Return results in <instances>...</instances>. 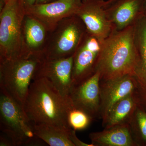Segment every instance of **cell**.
<instances>
[{"label": "cell", "instance_id": "obj_13", "mask_svg": "<svg viewBox=\"0 0 146 146\" xmlns=\"http://www.w3.org/2000/svg\"><path fill=\"white\" fill-rule=\"evenodd\" d=\"M144 0H117L106 7L113 30L121 31L134 23L144 14Z\"/></svg>", "mask_w": 146, "mask_h": 146}, {"label": "cell", "instance_id": "obj_15", "mask_svg": "<svg viewBox=\"0 0 146 146\" xmlns=\"http://www.w3.org/2000/svg\"><path fill=\"white\" fill-rule=\"evenodd\" d=\"M91 143L95 146H133L137 145L132 137L128 123L119 125L99 132L89 134Z\"/></svg>", "mask_w": 146, "mask_h": 146}, {"label": "cell", "instance_id": "obj_25", "mask_svg": "<svg viewBox=\"0 0 146 146\" xmlns=\"http://www.w3.org/2000/svg\"><path fill=\"white\" fill-rule=\"evenodd\" d=\"M117 0H107V1H104V7L105 8L108 6L112 3L115 2Z\"/></svg>", "mask_w": 146, "mask_h": 146}, {"label": "cell", "instance_id": "obj_14", "mask_svg": "<svg viewBox=\"0 0 146 146\" xmlns=\"http://www.w3.org/2000/svg\"><path fill=\"white\" fill-rule=\"evenodd\" d=\"M49 32L42 22L26 14L23 23V55L33 54L43 56V51Z\"/></svg>", "mask_w": 146, "mask_h": 146}, {"label": "cell", "instance_id": "obj_23", "mask_svg": "<svg viewBox=\"0 0 146 146\" xmlns=\"http://www.w3.org/2000/svg\"><path fill=\"white\" fill-rule=\"evenodd\" d=\"M20 1L25 8L35 4L36 2V0H20Z\"/></svg>", "mask_w": 146, "mask_h": 146}, {"label": "cell", "instance_id": "obj_4", "mask_svg": "<svg viewBox=\"0 0 146 146\" xmlns=\"http://www.w3.org/2000/svg\"><path fill=\"white\" fill-rule=\"evenodd\" d=\"M25 9L20 0H7L0 13V60L24 54L23 23Z\"/></svg>", "mask_w": 146, "mask_h": 146}, {"label": "cell", "instance_id": "obj_24", "mask_svg": "<svg viewBox=\"0 0 146 146\" xmlns=\"http://www.w3.org/2000/svg\"><path fill=\"white\" fill-rule=\"evenodd\" d=\"M56 0H36V4H40L46 3L51 2L54 1Z\"/></svg>", "mask_w": 146, "mask_h": 146}, {"label": "cell", "instance_id": "obj_26", "mask_svg": "<svg viewBox=\"0 0 146 146\" xmlns=\"http://www.w3.org/2000/svg\"><path fill=\"white\" fill-rule=\"evenodd\" d=\"M144 13L146 14V0H144Z\"/></svg>", "mask_w": 146, "mask_h": 146}, {"label": "cell", "instance_id": "obj_21", "mask_svg": "<svg viewBox=\"0 0 146 146\" xmlns=\"http://www.w3.org/2000/svg\"><path fill=\"white\" fill-rule=\"evenodd\" d=\"M76 131L72 129L70 132V138L75 146H94L92 143L90 144L86 143L80 141L77 137Z\"/></svg>", "mask_w": 146, "mask_h": 146}, {"label": "cell", "instance_id": "obj_6", "mask_svg": "<svg viewBox=\"0 0 146 146\" xmlns=\"http://www.w3.org/2000/svg\"><path fill=\"white\" fill-rule=\"evenodd\" d=\"M0 127L13 146L28 145L36 137L23 107L2 88H0Z\"/></svg>", "mask_w": 146, "mask_h": 146}, {"label": "cell", "instance_id": "obj_16", "mask_svg": "<svg viewBox=\"0 0 146 146\" xmlns=\"http://www.w3.org/2000/svg\"><path fill=\"white\" fill-rule=\"evenodd\" d=\"M137 62L133 77L135 80L134 94L138 104L146 111V36L136 43Z\"/></svg>", "mask_w": 146, "mask_h": 146}, {"label": "cell", "instance_id": "obj_20", "mask_svg": "<svg viewBox=\"0 0 146 146\" xmlns=\"http://www.w3.org/2000/svg\"><path fill=\"white\" fill-rule=\"evenodd\" d=\"M131 128L138 133L142 141L146 142V112L138 105L129 122Z\"/></svg>", "mask_w": 146, "mask_h": 146}, {"label": "cell", "instance_id": "obj_11", "mask_svg": "<svg viewBox=\"0 0 146 146\" xmlns=\"http://www.w3.org/2000/svg\"><path fill=\"white\" fill-rule=\"evenodd\" d=\"M82 1V0H56L35 4L25 8V13L42 22L50 31L61 20L76 15Z\"/></svg>", "mask_w": 146, "mask_h": 146}, {"label": "cell", "instance_id": "obj_17", "mask_svg": "<svg viewBox=\"0 0 146 146\" xmlns=\"http://www.w3.org/2000/svg\"><path fill=\"white\" fill-rule=\"evenodd\" d=\"M35 135L50 146H75L70 138L71 129L41 123L33 125Z\"/></svg>", "mask_w": 146, "mask_h": 146}, {"label": "cell", "instance_id": "obj_19", "mask_svg": "<svg viewBox=\"0 0 146 146\" xmlns=\"http://www.w3.org/2000/svg\"><path fill=\"white\" fill-rule=\"evenodd\" d=\"M92 118L86 112L72 108L68 112V123L74 130H82L89 126Z\"/></svg>", "mask_w": 146, "mask_h": 146}, {"label": "cell", "instance_id": "obj_7", "mask_svg": "<svg viewBox=\"0 0 146 146\" xmlns=\"http://www.w3.org/2000/svg\"><path fill=\"white\" fill-rule=\"evenodd\" d=\"M101 42L88 32L73 55L72 83H80L95 72Z\"/></svg>", "mask_w": 146, "mask_h": 146}, {"label": "cell", "instance_id": "obj_28", "mask_svg": "<svg viewBox=\"0 0 146 146\" xmlns=\"http://www.w3.org/2000/svg\"><path fill=\"white\" fill-rule=\"evenodd\" d=\"M145 15H146V14H145Z\"/></svg>", "mask_w": 146, "mask_h": 146}, {"label": "cell", "instance_id": "obj_18", "mask_svg": "<svg viewBox=\"0 0 146 146\" xmlns=\"http://www.w3.org/2000/svg\"><path fill=\"white\" fill-rule=\"evenodd\" d=\"M138 105L134 93L120 100L110 110L103 124L106 129L129 122Z\"/></svg>", "mask_w": 146, "mask_h": 146}, {"label": "cell", "instance_id": "obj_12", "mask_svg": "<svg viewBox=\"0 0 146 146\" xmlns=\"http://www.w3.org/2000/svg\"><path fill=\"white\" fill-rule=\"evenodd\" d=\"M100 82L99 114L103 124L114 105L125 97L134 93L136 85L133 76L131 75L102 80Z\"/></svg>", "mask_w": 146, "mask_h": 146}, {"label": "cell", "instance_id": "obj_9", "mask_svg": "<svg viewBox=\"0 0 146 146\" xmlns=\"http://www.w3.org/2000/svg\"><path fill=\"white\" fill-rule=\"evenodd\" d=\"M76 15L82 21L87 32L101 43L113 31L104 0H82Z\"/></svg>", "mask_w": 146, "mask_h": 146}, {"label": "cell", "instance_id": "obj_27", "mask_svg": "<svg viewBox=\"0 0 146 146\" xmlns=\"http://www.w3.org/2000/svg\"><path fill=\"white\" fill-rule=\"evenodd\" d=\"M2 1H3L4 2L5 1H7V0H2Z\"/></svg>", "mask_w": 146, "mask_h": 146}, {"label": "cell", "instance_id": "obj_3", "mask_svg": "<svg viewBox=\"0 0 146 146\" xmlns=\"http://www.w3.org/2000/svg\"><path fill=\"white\" fill-rule=\"evenodd\" d=\"M43 58L41 55L30 54L0 60V88L23 107L36 69Z\"/></svg>", "mask_w": 146, "mask_h": 146}, {"label": "cell", "instance_id": "obj_8", "mask_svg": "<svg viewBox=\"0 0 146 146\" xmlns=\"http://www.w3.org/2000/svg\"><path fill=\"white\" fill-rule=\"evenodd\" d=\"M73 55L55 59L43 58L38 65L33 80L44 78L63 97L69 98L72 83Z\"/></svg>", "mask_w": 146, "mask_h": 146}, {"label": "cell", "instance_id": "obj_2", "mask_svg": "<svg viewBox=\"0 0 146 146\" xmlns=\"http://www.w3.org/2000/svg\"><path fill=\"white\" fill-rule=\"evenodd\" d=\"M137 62L134 24L122 30H113L102 42L95 72L99 73L100 81L133 76Z\"/></svg>", "mask_w": 146, "mask_h": 146}, {"label": "cell", "instance_id": "obj_10", "mask_svg": "<svg viewBox=\"0 0 146 146\" xmlns=\"http://www.w3.org/2000/svg\"><path fill=\"white\" fill-rule=\"evenodd\" d=\"M100 76L98 72L80 83L72 86L69 98L72 106L82 110L93 119L99 115Z\"/></svg>", "mask_w": 146, "mask_h": 146}, {"label": "cell", "instance_id": "obj_1", "mask_svg": "<svg viewBox=\"0 0 146 146\" xmlns=\"http://www.w3.org/2000/svg\"><path fill=\"white\" fill-rule=\"evenodd\" d=\"M69 98L63 97L47 79L32 82L23 109L32 124L45 123L71 129L68 112L72 108Z\"/></svg>", "mask_w": 146, "mask_h": 146}, {"label": "cell", "instance_id": "obj_22", "mask_svg": "<svg viewBox=\"0 0 146 146\" xmlns=\"http://www.w3.org/2000/svg\"><path fill=\"white\" fill-rule=\"evenodd\" d=\"M0 146H13V144L9 138L1 135L0 137Z\"/></svg>", "mask_w": 146, "mask_h": 146}, {"label": "cell", "instance_id": "obj_5", "mask_svg": "<svg viewBox=\"0 0 146 146\" xmlns=\"http://www.w3.org/2000/svg\"><path fill=\"white\" fill-rule=\"evenodd\" d=\"M87 33L84 24L76 15L61 20L49 32L44 58L58 59L73 56Z\"/></svg>", "mask_w": 146, "mask_h": 146}]
</instances>
